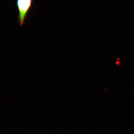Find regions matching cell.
Masks as SVG:
<instances>
[{"label":"cell","instance_id":"cell-1","mask_svg":"<svg viewBox=\"0 0 134 134\" xmlns=\"http://www.w3.org/2000/svg\"><path fill=\"white\" fill-rule=\"evenodd\" d=\"M32 0H17L16 2L19 15L18 21L21 26H23L28 11L31 8Z\"/></svg>","mask_w":134,"mask_h":134}]
</instances>
